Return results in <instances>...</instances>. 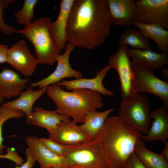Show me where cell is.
Masks as SVG:
<instances>
[{"instance_id":"1","label":"cell","mask_w":168,"mask_h":168,"mask_svg":"<svg viewBox=\"0 0 168 168\" xmlns=\"http://www.w3.org/2000/svg\"><path fill=\"white\" fill-rule=\"evenodd\" d=\"M112 24L107 0H74L66 28L67 43L93 49L110 34Z\"/></svg>"},{"instance_id":"2","label":"cell","mask_w":168,"mask_h":168,"mask_svg":"<svg viewBox=\"0 0 168 168\" xmlns=\"http://www.w3.org/2000/svg\"><path fill=\"white\" fill-rule=\"evenodd\" d=\"M142 133L118 116L108 117L94 139L109 168H125Z\"/></svg>"},{"instance_id":"3","label":"cell","mask_w":168,"mask_h":168,"mask_svg":"<svg viewBox=\"0 0 168 168\" xmlns=\"http://www.w3.org/2000/svg\"><path fill=\"white\" fill-rule=\"evenodd\" d=\"M45 93L54 103L57 113L70 117L77 124L84 123L88 112L104 106L101 95L91 90L76 89L66 91L55 84L47 86Z\"/></svg>"},{"instance_id":"4","label":"cell","mask_w":168,"mask_h":168,"mask_svg":"<svg viewBox=\"0 0 168 168\" xmlns=\"http://www.w3.org/2000/svg\"><path fill=\"white\" fill-rule=\"evenodd\" d=\"M52 22L49 17L40 18L20 30L19 32L32 44L39 63L48 65H53L57 62L61 52L51 34Z\"/></svg>"},{"instance_id":"5","label":"cell","mask_w":168,"mask_h":168,"mask_svg":"<svg viewBox=\"0 0 168 168\" xmlns=\"http://www.w3.org/2000/svg\"><path fill=\"white\" fill-rule=\"evenodd\" d=\"M151 103L144 94L138 93L133 97L122 100L118 117L142 133L146 134L150 128Z\"/></svg>"},{"instance_id":"6","label":"cell","mask_w":168,"mask_h":168,"mask_svg":"<svg viewBox=\"0 0 168 168\" xmlns=\"http://www.w3.org/2000/svg\"><path fill=\"white\" fill-rule=\"evenodd\" d=\"M67 166L74 168H109L99 146L94 139L68 146L63 156Z\"/></svg>"},{"instance_id":"7","label":"cell","mask_w":168,"mask_h":168,"mask_svg":"<svg viewBox=\"0 0 168 168\" xmlns=\"http://www.w3.org/2000/svg\"><path fill=\"white\" fill-rule=\"evenodd\" d=\"M127 49V45H120L117 51L108 60L109 64L118 74L122 100L131 98L138 93L132 62L126 51Z\"/></svg>"},{"instance_id":"8","label":"cell","mask_w":168,"mask_h":168,"mask_svg":"<svg viewBox=\"0 0 168 168\" xmlns=\"http://www.w3.org/2000/svg\"><path fill=\"white\" fill-rule=\"evenodd\" d=\"M132 63L137 92L149 93L158 97L168 110V82L158 78L154 70Z\"/></svg>"},{"instance_id":"9","label":"cell","mask_w":168,"mask_h":168,"mask_svg":"<svg viewBox=\"0 0 168 168\" xmlns=\"http://www.w3.org/2000/svg\"><path fill=\"white\" fill-rule=\"evenodd\" d=\"M136 4L135 21L168 29V0H138Z\"/></svg>"},{"instance_id":"10","label":"cell","mask_w":168,"mask_h":168,"mask_svg":"<svg viewBox=\"0 0 168 168\" xmlns=\"http://www.w3.org/2000/svg\"><path fill=\"white\" fill-rule=\"evenodd\" d=\"M7 62L25 77L32 76L39 63L23 40L18 41L8 49Z\"/></svg>"},{"instance_id":"11","label":"cell","mask_w":168,"mask_h":168,"mask_svg":"<svg viewBox=\"0 0 168 168\" xmlns=\"http://www.w3.org/2000/svg\"><path fill=\"white\" fill-rule=\"evenodd\" d=\"M74 47L67 43L64 52L57 57V66L54 71L47 77L36 82L31 83L32 87H38L39 89L55 84L66 78H74L77 79L82 78L83 75L80 71L73 69L69 62L71 53Z\"/></svg>"},{"instance_id":"12","label":"cell","mask_w":168,"mask_h":168,"mask_svg":"<svg viewBox=\"0 0 168 168\" xmlns=\"http://www.w3.org/2000/svg\"><path fill=\"white\" fill-rule=\"evenodd\" d=\"M49 137L60 144L68 146L77 145L94 139L71 120L59 124L53 133L49 134Z\"/></svg>"},{"instance_id":"13","label":"cell","mask_w":168,"mask_h":168,"mask_svg":"<svg viewBox=\"0 0 168 168\" xmlns=\"http://www.w3.org/2000/svg\"><path fill=\"white\" fill-rule=\"evenodd\" d=\"M112 68L111 66L106 64L96 72L95 77L92 78H81L70 80H62L56 84L63 86L68 91L76 89L89 90L98 92L101 95L110 97L113 96L114 92L106 88L103 84V81L107 72Z\"/></svg>"},{"instance_id":"14","label":"cell","mask_w":168,"mask_h":168,"mask_svg":"<svg viewBox=\"0 0 168 168\" xmlns=\"http://www.w3.org/2000/svg\"><path fill=\"white\" fill-rule=\"evenodd\" d=\"M27 148L41 168L51 167L67 166L63 156L57 155L48 149L36 136L25 137Z\"/></svg>"},{"instance_id":"15","label":"cell","mask_w":168,"mask_h":168,"mask_svg":"<svg viewBox=\"0 0 168 168\" xmlns=\"http://www.w3.org/2000/svg\"><path fill=\"white\" fill-rule=\"evenodd\" d=\"M112 24L117 26L130 27L134 21L136 13L135 0H107Z\"/></svg>"},{"instance_id":"16","label":"cell","mask_w":168,"mask_h":168,"mask_svg":"<svg viewBox=\"0 0 168 168\" xmlns=\"http://www.w3.org/2000/svg\"><path fill=\"white\" fill-rule=\"evenodd\" d=\"M151 126L142 139L147 142L160 140L164 143L168 139V110L163 106L157 107L151 112Z\"/></svg>"},{"instance_id":"17","label":"cell","mask_w":168,"mask_h":168,"mask_svg":"<svg viewBox=\"0 0 168 168\" xmlns=\"http://www.w3.org/2000/svg\"><path fill=\"white\" fill-rule=\"evenodd\" d=\"M71 119L67 115L58 113L55 110H47L41 107L35 106L30 116L26 118V122L44 128L50 134L62 122L71 120Z\"/></svg>"},{"instance_id":"18","label":"cell","mask_w":168,"mask_h":168,"mask_svg":"<svg viewBox=\"0 0 168 168\" xmlns=\"http://www.w3.org/2000/svg\"><path fill=\"white\" fill-rule=\"evenodd\" d=\"M27 78H22L12 69L4 68L0 72V95L9 99L19 96L29 82Z\"/></svg>"},{"instance_id":"19","label":"cell","mask_w":168,"mask_h":168,"mask_svg":"<svg viewBox=\"0 0 168 168\" xmlns=\"http://www.w3.org/2000/svg\"><path fill=\"white\" fill-rule=\"evenodd\" d=\"M74 0H62L59 3V11L56 20L52 22L50 31L52 37L60 51L67 43L66 30L69 14Z\"/></svg>"},{"instance_id":"20","label":"cell","mask_w":168,"mask_h":168,"mask_svg":"<svg viewBox=\"0 0 168 168\" xmlns=\"http://www.w3.org/2000/svg\"><path fill=\"white\" fill-rule=\"evenodd\" d=\"M127 52L132 58V63L153 70L160 68L168 63V53H159L152 50H141L131 48Z\"/></svg>"},{"instance_id":"21","label":"cell","mask_w":168,"mask_h":168,"mask_svg":"<svg viewBox=\"0 0 168 168\" xmlns=\"http://www.w3.org/2000/svg\"><path fill=\"white\" fill-rule=\"evenodd\" d=\"M46 87L34 90L29 87L22 91L16 99L4 103L1 106L21 111L26 114V118L30 116L33 106L36 101L46 93Z\"/></svg>"},{"instance_id":"22","label":"cell","mask_w":168,"mask_h":168,"mask_svg":"<svg viewBox=\"0 0 168 168\" xmlns=\"http://www.w3.org/2000/svg\"><path fill=\"white\" fill-rule=\"evenodd\" d=\"M132 24L138 27V30L144 35L153 40L161 53H168L167 30L155 24H143L134 21Z\"/></svg>"},{"instance_id":"23","label":"cell","mask_w":168,"mask_h":168,"mask_svg":"<svg viewBox=\"0 0 168 168\" xmlns=\"http://www.w3.org/2000/svg\"><path fill=\"white\" fill-rule=\"evenodd\" d=\"M114 110L111 108L103 111H90L86 114L84 122L80 127L86 134L94 139L103 127L106 119Z\"/></svg>"},{"instance_id":"24","label":"cell","mask_w":168,"mask_h":168,"mask_svg":"<svg viewBox=\"0 0 168 168\" xmlns=\"http://www.w3.org/2000/svg\"><path fill=\"white\" fill-rule=\"evenodd\" d=\"M134 152L147 168H168V161L161 155L153 152L146 147L141 139L136 143Z\"/></svg>"},{"instance_id":"25","label":"cell","mask_w":168,"mask_h":168,"mask_svg":"<svg viewBox=\"0 0 168 168\" xmlns=\"http://www.w3.org/2000/svg\"><path fill=\"white\" fill-rule=\"evenodd\" d=\"M118 44L129 45L137 49L152 50L149 39L134 28H129L124 30L121 34Z\"/></svg>"},{"instance_id":"26","label":"cell","mask_w":168,"mask_h":168,"mask_svg":"<svg viewBox=\"0 0 168 168\" xmlns=\"http://www.w3.org/2000/svg\"><path fill=\"white\" fill-rule=\"evenodd\" d=\"M37 0H25L22 8L14 13L17 23L25 26L30 23L35 18V7Z\"/></svg>"},{"instance_id":"27","label":"cell","mask_w":168,"mask_h":168,"mask_svg":"<svg viewBox=\"0 0 168 168\" xmlns=\"http://www.w3.org/2000/svg\"><path fill=\"white\" fill-rule=\"evenodd\" d=\"M24 115V113L21 111L0 107V155H2L4 149L6 147L2 143L3 138L2 137V129L3 124L10 119H19Z\"/></svg>"},{"instance_id":"28","label":"cell","mask_w":168,"mask_h":168,"mask_svg":"<svg viewBox=\"0 0 168 168\" xmlns=\"http://www.w3.org/2000/svg\"><path fill=\"white\" fill-rule=\"evenodd\" d=\"M16 2L15 0H0V32L7 35H10L19 32L20 30L7 25L5 22L3 18L4 10L11 4Z\"/></svg>"},{"instance_id":"29","label":"cell","mask_w":168,"mask_h":168,"mask_svg":"<svg viewBox=\"0 0 168 168\" xmlns=\"http://www.w3.org/2000/svg\"><path fill=\"white\" fill-rule=\"evenodd\" d=\"M40 139L48 149L59 156H64L68 150V146L60 144L49 137L48 138H41Z\"/></svg>"},{"instance_id":"30","label":"cell","mask_w":168,"mask_h":168,"mask_svg":"<svg viewBox=\"0 0 168 168\" xmlns=\"http://www.w3.org/2000/svg\"><path fill=\"white\" fill-rule=\"evenodd\" d=\"M125 168H147L138 158L134 152L129 156L127 161Z\"/></svg>"},{"instance_id":"31","label":"cell","mask_w":168,"mask_h":168,"mask_svg":"<svg viewBox=\"0 0 168 168\" xmlns=\"http://www.w3.org/2000/svg\"><path fill=\"white\" fill-rule=\"evenodd\" d=\"M25 154L26 161L21 166L16 165L15 168H32L36 161L27 148L26 149Z\"/></svg>"},{"instance_id":"32","label":"cell","mask_w":168,"mask_h":168,"mask_svg":"<svg viewBox=\"0 0 168 168\" xmlns=\"http://www.w3.org/2000/svg\"><path fill=\"white\" fill-rule=\"evenodd\" d=\"M8 49L7 45L0 44V64L7 62Z\"/></svg>"},{"instance_id":"33","label":"cell","mask_w":168,"mask_h":168,"mask_svg":"<svg viewBox=\"0 0 168 168\" xmlns=\"http://www.w3.org/2000/svg\"><path fill=\"white\" fill-rule=\"evenodd\" d=\"M164 144V149L160 154L168 161V142H166Z\"/></svg>"},{"instance_id":"34","label":"cell","mask_w":168,"mask_h":168,"mask_svg":"<svg viewBox=\"0 0 168 168\" xmlns=\"http://www.w3.org/2000/svg\"><path fill=\"white\" fill-rule=\"evenodd\" d=\"M162 74V76L168 79V68L164 69L163 68L161 69Z\"/></svg>"},{"instance_id":"35","label":"cell","mask_w":168,"mask_h":168,"mask_svg":"<svg viewBox=\"0 0 168 168\" xmlns=\"http://www.w3.org/2000/svg\"><path fill=\"white\" fill-rule=\"evenodd\" d=\"M47 168H74L72 167H70L68 166H57L50 167Z\"/></svg>"},{"instance_id":"36","label":"cell","mask_w":168,"mask_h":168,"mask_svg":"<svg viewBox=\"0 0 168 168\" xmlns=\"http://www.w3.org/2000/svg\"><path fill=\"white\" fill-rule=\"evenodd\" d=\"M4 103V98L0 95V107Z\"/></svg>"},{"instance_id":"37","label":"cell","mask_w":168,"mask_h":168,"mask_svg":"<svg viewBox=\"0 0 168 168\" xmlns=\"http://www.w3.org/2000/svg\"><path fill=\"white\" fill-rule=\"evenodd\" d=\"M3 157V155H0V158H2Z\"/></svg>"}]
</instances>
